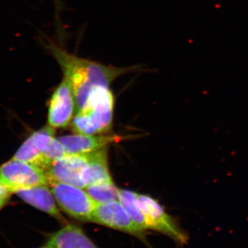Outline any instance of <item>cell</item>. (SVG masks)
Listing matches in <instances>:
<instances>
[{
  "instance_id": "cell-1",
  "label": "cell",
  "mask_w": 248,
  "mask_h": 248,
  "mask_svg": "<svg viewBox=\"0 0 248 248\" xmlns=\"http://www.w3.org/2000/svg\"><path fill=\"white\" fill-rule=\"evenodd\" d=\"M63 72V78L71 86L76 102V112L81 110L89 93L97 86L110 87L117 78L140 71L141 66L116 67L92 61L70 53L52 41L43 43Z\"/></svg>"
},
{
  "instance_id": "cell-2",
  "label": "cell",
  "mask_w": 248,
  "mask_h": 248,
  "mask_svg": "<svg viewBox=\"0 0 248 248\" xmlns=\"http://www.w3.org/2000/svg\"><path fill=\"white\" fill-rule=\"evenodd\" d=\"M115 97L107 86H97L89 93L84 107L76 112L73 130L80 135L107 133L112 128Z\"/></svg>"
},
{
  "instance_id": "cell-3",
  "label": "cell",
  "mask_w": 248,
  "mask_h": 248,
  "mask_svg": "<svg viewBox=\"0 0 248 248\" xmlns=\"http://www.w3.org/2000/svg\"><path fill=\"white\" fill-rule=\"evenodd\" d=\"M136 203L146 217L148 229L166 235L180 247L187 244V235L157 201L151 196L138 194Z\"/></svg>"
},
{
  "instance_id": "cell-4",
  "label": "cell",
  "mask_w": 248,
  "mask_h": 248,
  "mask_svg": "<svg viewBox=\"0 0 248 248\" xmlns=\"http://www.w3.org/2000/svg\"><path fill=\"white\" fill-rule=\"evenodd\" d=\"M55 202L70 217L78 221L91 222L97 203L82 188L62 183H49Z\"/></svg>"
},
{
  "instance_id": "cell-5",
  "label": "cell",
  "mask_w": 248,
  "mask_h": 248,
  "mask_svg": "<svg viewBox=\"0 0 248 248\" xmlns=\"http://www.w3.org/2000/svg\"><path fill=\"white\" fill-rule=\"evenodd\" d=\"M48 184L46 171L28 163L12 159L0 167V185L9 192Z\"/></svg>"
},
{
  "instance_id": "cell-6",
  "label": "cell",
  "mask_w": 248,
  "mask_h": 248,
  "mask_svg": "<svg viewBox=\"0 0 248 248\" xmlns=\"http://www.w3.org/2000/svg\"><path fill=\"white\" fill-rule=\"evenodd\" d=\"M89 164L86 153L66 155L52 161L46 171L50 182L62 183L85 189L89 181Z\"/></svg>"
},
{
  "instance_id": "cell-7",
  "label": "cell",
  "mask_w": 248,
  "mask_h": 248,
  "mask_svg": "<svg viewBox=\"0 0 248 248\" xmlns=\"http://www.w3.org/2000/svg\"><path fill=\"white\" fill-rule=\"evenodd\" d=\"M91 222L128 233L140 239H144L146 234V231L129 217L119 201L97 203Z\"/></svg>"
},
{
  "instance_id": "cell-8",
  "label": "cell",
  "mask_w": 248,
  "mask_h": 248,
  "mask_svg": "<svg viewBox=\"0 0 248 248\" xmlns=\"http://www.w3.org/2000/svg\"><path fill=\"white\" fill-rule=\"evenodd\" d=\"M76 102L71 86L66 79L57 86L49 104L48 125L53 128H64L71 123Z\"/></svg>"
},
{
  "instance_id": "cell-9",
  "label": "cell",
  "mask_w": 248,
  "mask_h": 248,
  "mask_svg": "<svg viewBox=\"0 0 248 248\" xmlns=\"http://www.w3.org/2000/svg\"><path fill=\"white\" fill-rule=\"evenodd\" d=\"M66 149L67 154H85L106 148L112 143L120 141L117 135H72L58 138Z\"/></svg>"
},
{
  "instance_id": "cell-10",
  "label": "cell",
  "mask_w": 248,
  "mask_h": 248,
  "mask_svg": "<svg viewBox=\"0 0 248 248\" xmlns=\"http://www.w3.org/2000/svg\"><path fill=\"white\" fill-rule=\"evenodd\" d=\"M15 193L32 206L48 214L62 223H66L64 217L60 213L53 193L47 185L23 189L16 191Z\"/></svg>"
},
{
  "instance_id": "cell-11",
  "label": "cell",
  "mask_w": 248,
  "mask_h": 248,
  "mask_svg": "<svg viewBox=\"0 0 248 248\" xmlns=\"http://www.w3.org/2000/svg\"><path fill=\"white\" fill-rule=\"evenodd\" d=\"M47 245L52 248H99L80 227L69 223L52 234Z\"/></svg>"
},
{
  "instance_id": "cell-12",
  "label": "cell",
  "mask_w": 248,
  "mask_h": 248,
  "mask_svg": "<svg viewBox=\"0 0 248 248\" xmlns=\"http://www.w3.org/2000/svg\"><path fill=\"white\" fill-rule=\"evenodd\" d=\"M108 147L86 153L89 164L88 186L114 183L108 163Z\"/></svg>"
},
{
  "instance_id": "cell-13",
  "label": "cell",
  "mask_w": 248,
  "mask_h": 248,
  "mask_svg": "<svg viewBox=\"0 0 248 248\" xmlns=\"http://www.w3.org/2000/svg\"><path fill=\"white\" fill-rule=\"evenodd\" d=\"M32 136L39 151L52 161L68 155L63 144L55 139L53 127L47 125L32 134Z\"/></svg>"
},
{
  "instance_id": "cell-14",
  "label": "cell",
  "mask_w": 248,
  "mask_h": 248,
  "mask_svg": "<svg viewBox=\"0 0 248 248\" xmlns=\"http://www.w3.org/2000/svg\"><path fill=\"white\" fill-rule=\"evenodd\" d=\"M14 159L35 166L46 171L52 161L46 157L36 146L32 135L21 146L14 155Z\"/></svg>"
},
{
  "instance_id": "cell-15",
  "label": "cell",
  "mask_w": 248,
  "mask_h": 248,
  "mask_svg": "<svg viewBox=\"0 0 248 248\" xmlns=\"http://www.w3.org/2000/svg\"><path fill=\"white\" fill-rule=\"evenodd\" d=\"M138 193L128 190L120 189L119 202L124 207L129 217L137 225L142 229L147 231L148 229V221L145 215L142 213L136 203V197Z\"/></svg>"
},
{
  "instance_id": "cell-16",
  "label": "cell",
  "mask_w": 248,
  "mask_h": 248,
  "mask_svg": "<svg viewBox=\"0 0 248 248\" xmlns=\"http://www.w3.org/2000/svg\"><path fill=\"white\" fill-rule=\"evenodd\" d=\"M85 189L91 198L97 203L119 201L120 198V189L117 188L114 183L90 185Z\"/></svg>"
},
{
  "instance_id": "cell-17",
  "label": "cell",
  "mask_w": 248,
  "mask_h": 248,
  "mask_svg": "<svg viewBox=\"0 0 248 248\" xmlns=\"http://www.w3.org/2000/svg\"><path fill=\"white\" fill-rule=\"evenodd\" d=\"M11 193V192L0 185V209L9 201Z\"/></svg>"
},
{
  "instance_id": "cell-18",
  "label": "cell",
  "mask_w": 248,
  "mask_h": 248,
  "mask_svg": "<svg viewBox=\"0 0 248 248\" xmlns=\"http://www.w3.org/2000/svg\"><path fill=\"white\" fill-rule=\"evenodd\" d=\"M40 248H52L51 247H50V246H48V245H46V246H45V247H42Z\"/></svg>"
}]
</instances>
